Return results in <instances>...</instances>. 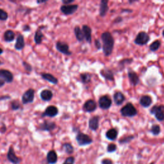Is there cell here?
Listing matches in <instances>:
<instances>
[{
    "mask_svg": "<svg viewBox=\"0 0 164 164\" xmlns=\"http://www.w3.org/2000/svg\"><path fill=\"white\" fill-rule=\"evenodd\" d=\"M101 40L103 42L102 48L105 57L110 56L113 51L115 41L113 36L108 32H105L101 34Z\"/></svg>",
    "mask_w": 164,
    "mask_h": 164,
    "instance_id": "obj_1",
    "label": "cell"
},
{
    "mask_svg": "<svg viewBox=\"0 0 164 164\" xmlns=\"http://www.w3.org/2000/svg\"><path fill=\"white\" fill-rule=\"evenodd\" d=\"M120 113L122 116L125 117H133L137 116V110L132 103H128L120 110Z\"/></svg>",
    "mask_w": 164,
    "mask_h": 164,
    "instance_id": "obj_2",
    "label": "cell"
},
{
    "mask_svg": "<svg viewBox=\"0 0 164 164\" xmlns=\"http://www.w3.org/2000/svg\"><path fill=\"white\" fill-rule=\"evenodd\" d=\"M150 113L154 114L158 121L164 120V105H154L150 110Z\"/></svg>",
    "mask_w": 164,
    "mask_h": 164,
    "instance_id": "obj_3",
    "label": "cell"
},
{
    "mask_svg": "<svg viewBox=\"0 0 164 164\" xmlns=\"http://www.w3.org/2000/svg\"><path fill=\"white\" fill-rule=\"evenodd\" d=\"M35 90L33 89H29L26 90L22 96L21 101L23 105H27L32 103L35 99Z\"/></svg>",
    "mask_w": 164,
    "mask_h": 164,
    "instance_id": "obj_4",
    "label": "cell"
},
{
    "mask_svg": "<svg viewBox=\"0 0 164 164\" xmlns=\"http://www.w3.org/2000/svg\"><path fill=\"white\" fill-rule=\"evenodd\" d=\"M149 40L150 37L148 33L145 32H141L137 34L134 42L137 45L144 46L148 44Z\"/></svg>",
    "mask_w": 164,
    "mask_h": 164,
    "instance_id": "obj_5",
    "label": "cell"
},
{
    "mask_svg": "<svg viewBox=\"0 0 164 164\" xmlns=\"http://www.w3.org/2000/svg\"><path fill=\"white\" fill-rule=\"evenodd\" d=\"M76 139L78 144L80 146L89 145L92 142V139L89 135L84 134L82 132H79L77 134Z\"/></svg>",
    "mask_w": 164,
    "mask_h": 164,
    "instance_id": "obj_6",
    "label": "cell"
},
{
    "mask_svg": "<svg viewBox=\"0 0 164 164\" xmlns=\"http://www.w3.org/2000/svg\"><path fill=\"white\" fill-rule=\"evenodd\" d=\"M56 49L60 53L67 56H69L72 54V52L69 50V46L64 42L58 41L56 43Z\"/></svg>",
    "mask_w": 164,
    "mask_h": 164,
    "instance_id": "obj_7",
    "label": "cell"
},
{
    "mask_svg": "<svg viewBox=\"0 0 164 164\" xmlns=\"http://www.w3.org/2000/svg\"><path fill=\"white\" fill-rule=\"evenodd\" d=\"M58 112L59 111L57 107L54 105H50V106H48L45 109L44 112L42 114L41 117H48L53 118V117H56L58 114Z\"/></svg>",
    "mask_w": 164,
    "mask_h": 164,
    "instance_id": "obj_8",
    "label": "cell"
},
{
    "mask_svg": "<svg viewBox=\"0 0 164 164\" xmlns=\"http://www.w3.org/2000/svg\"><path fill=\"white\" fill-rule=\"evenodd\" d=\"M78 8V5H62L60 6V11L62 12L65 15H69L73 14Z\"/></svg>",
    "mask_w": 164,
    "mask_h": 164,
    "instance_id": "obj_9",
    "label": "cell"
},
{
    "mask_svg": "<svg viewBox=\"0 0 164 164\" xmlns=\"http://www.w3.org/2000/svg\"><path fill=\"white\" fill-rule=\"evenodd\" d=\"M0 78L5 81V83H11L14 81V74L9 70L2 69H0Z\"/></svg>",
    "mask_w": 164,
    "mask_h": 164,
    "instance_id": "obj_10",
    "label": "cell"
},
{
    "mask_svg": "<svg viewBox=\"0 0 164 164\" xmlns=\"http://www.w3.org/2000/svg\"><path fill=\"white\" fill-rule=\"evenodd\" d=\"M57 124L55 122L52 121H49V120H44L42 124L39 125V129L41 131H44V132H51L54 130V129L56 128Z\"/></svg>",
    "mask_w": 164,
    "mask_h": 164,
    "instance_id": "obj_11",
    "label": "cell"
},
{
    "mask_svg": "<svg viewBox=\"0 0 164 164\" xmlns=\"http://www.w3.org/2000/svg\"><path fill=\"white\" fill-rule=\"evenodd\" d=\"M99 106L101 109L108 110L111 106V99L108 96H101L98 101Z\"/></svg>",
    "mask_w": 164,
    "mask_h": 164,
    "instance_id": "obj_12",
    "label": "cell"
},
{
    "mask_svg": "<svg viewBox=\"0 0 164 164\" xmlns=\"http://www.w3.org/2000/svg\"><path fill=\"white\" fill-rule=\"evenodd\" d=\"M7 159L13 164H18L21 162V159L15 154L14 149L12 146H11L9 149H8L7 153Z\"/></svg>",
    "mask_w": 164,
    "mask_h": 164,
    "instance_id": "obj_13",
    "label": "cell"
},
{
    "mask_svg": "<svg viewBox=\"0 0 164 164\" xmlns=\"http://www.w3.org/2000/svg\"><path fill=\"white\" fill-rule=\"evenodd\" d=\"M83 108L86 112H92L96 110L97 104L94 100L89 99L84 103Z\"/></svg>",
    "mask_w": 164,
    "mask_h": 164,
    "instance_id": "obj_14",
    "label": "cell"
},
{
    "mask_svg": "<svg viewBox=\"0 0 164 164\" xmlns=\"http://www.w3.org/2000/svg\"><path fill=\"white\" fill-rule=\"evenodd\" d=\"M25 41L24 36L21 34H19L18 36L16 38V42L14 45V48L18 51H21L25 47Z\"/></svg>",
    "mask_w": 164,
    "mask_h": 164,
    "instance_id": "obj_15",
    "label": "cell"
},
{
    "mask_svg": "<svg viewBox=\"0 0 164 164\" xmlns=\"http://www.w3.org/2000/svg\"><path fill=\"white\" fill-rule=\"evenodd\" d=\"M128 75L129 80V81H130V83L133 85L136 86L140 83V79H139V76H138V74L135 71H133V70L129 69L128 73Z\"/></svg>",
    "mask_w": 164,
    "mask_h": 164,
    "instance_id": "obj_16",
    "label": "cell"
},
{
    "mask_svg": "<svg viewBox=\"0 0 164 164\" xmlns=\"http://www.w3.org/2000/svg\"><path fill=\"white\" fill-rule=\"evenodd\" d=\"M101 75L104 78L107 80L109 81H114V74L110 69L108 68H104L100 71Z\"/></svg>",
    "mask_w": 164,
    "mask_h": 164,
    "instance_id": "obj_17",
    "label": "cell"
},
{
    "mask_svg": "<svg viewBox=\"0 0 164 164\" xmlns=\"http://www.w3.org/2000/svg\"><path fill=\"white\" fill-rule=\"evenodd\" d=\"M40 99L44 101H49L52 99L53 97V94L52 91L49 89H44L41 91L40 94Z\"/></svg>",
    "mask_w": 164,
    "mask_h": 164,
    "instance_id": "obj_18",
    "label": "cell"
},
{
    "mask_svg": "<svg viewBox=\"0 0 164 164\" xmlns=\"http://www.w3.org/2000/svg\"><path fill=\"white\" fill-rule=\"evenodd\" d=\"M99 116H94L89 120V127L93 131H96L99 128Z\"/></svg>",
    "mask_w": 164,
    "mask_h": 164,
    "instance_id": "obj_19",
    "label": "cell"
},
{
    "mask_svg": "<svg viewBox=\"0 0 164 164\" xmlns=\"http://www.w3.org/2000/svg\"><path fill=\"white\" fill-rule=\"evenodd\" d=\"M82 31L85 40L88 43H91L92 41V29L88 25H83L82 27Z\"/></svg>",
    "mask_w": 164,
    "mask_h": 164,
    "instance_id": "obj_20",
    "label": "cell"
},
{
    "mask_svg": "<svg viewBox=\"0 0 164 164\" xmlns=\"http://www.w3.org/2000/svg\"><path fill=\"white\" fill-rule=\"evenodd\" d=\"M41 77L42 79H44V80L48 81L52 84L57 85L58 83V80L57 78L50 73H41Z\"/></svg>",
    "mask_w": 164,
    "mask_h": 164,
    "instance_id": "obj_21",
    "label": "cell"
},
{
    "mask_svg": "<svg viewBox=\"0 0 164 164\" xmlns=\"http://www.w3.org/2000/svg\"><path fill=\"white\" fill-rule=\"evenodd\" d=\"M152 98L150 96H148V95H145V96H142L140 100L139 103L141 106H142L144 108H148L151 106L152 104Z\"/></svg>",
    "mask_w": 164,
    "mask_h": 164,
    "instance_id": "obj_22",
    "label": "cell"
},
{
    "mask_svg": "<svg viewBox=\"0 0 164 164\" xmlns=\"http://www.w3.org/2000/svg\"><path fill=\"white\" fill-rule=\"evenodd\" d=\"M126 98L124 95L121 92H117L114 94V100L117 105H122L125 101Z\"/></svg>",
    "mask_w": 164,
    "mask_h": 164,
    "instance_id": "obj_23",
    "label": "cell"
},
{
    "mask_svg": "<svg viewBox=\"0 0 164 164\" xmlns=\"http://www.w3.org/2000/svg\"><path fill=\"white\" fill-rule=\"evenodd\" d=\"M108 1H105V0L101 1L99 6V15L101 17H105L108 11L109 7L108 5Z\"/></svg>",
    "mask_w": 164,
    "mask_h": 164,
    "instance_id": "obj_24",
    "label": "cell"
},
{
    "mask_svg": "<svg viewBox=\"0 0 164 164\" xmlns=\"http://www.w3.org/2000/svg\"><path fill=\"white\" fill-rule=\"evenodd\" d=\"M44 33H42V28L40 27L35 33V35H34V42H35L37 45H39L42 42V40L44 39Z\"/></svg>",
    "mask_w": 164,
    "mask_h": 164,
    "instance_id": "obj_25",
    "label": "cell"
},
{
    "mask_svg": "<svg viewBox=\"0 0 164 164\" xmlns=\"http://www.w3.org/2000/svg\"><path fill=\"white\" fill-rule=\"evenodd\" d=\"M4 40L6 42H12L14 40L15 37V34L12 30H7L3 34Z\"/></svg>",
    "mask_w": 164,
    "mask_h": 164,
    "instance_id": "obj_26",
    "label": "cell"
},
{
    "mask_svg": "<svg viewBox=\"0 0 164 164\" xmlns=\"http://www.w3.org/2000/svg\"><path fill=\"white\" fill-rule=\"evenodd\" d=\"M58 160L57 154L54 150H51L47 154V161L49 164H55Z\"/></svg>",
    "mask_w": 164,
    "mask_h": 164,
    "instance_id": "obj_27",
    "label": "cell"
},
{
    "mask_svg": "<svg viewBox=\"0 0 164 164\" xmlns=\"http://www.w3.org/2000/svg\"><path fill=\"white\" fill-rule=\"evenodd\" d=\"M74 35L76 36V39L78 40L79 42H82L84 40L85 37H84L83 31L78 27V26H76V27L74 28Z\"/></svg>",
    "mask_w": 164,
    "mask_h": 164,
    "instance_id": "obj_28",
    "label": "cell"
},
{
    "mask_svg": "<svg viewBox=\"0 0 164 164\" xmlns=\"http://www.w3.org/2000/svg\"><path fill=\"white\" fill-rule=\"evenodd\" d=\"M118 135V132L117 129L115 128H112L109 129V130L106 133V137L110 141H114L117 139Z\"/></svg>",
    "mask_w": 164,
    "mask_h": 164,
    "instance_id": "obj_29",
    "label": "cell"
},
{
    "mask_svg": "<svg viewBox=\"0 0 164 164\" xmlns=\"http://www.w3.org/2000/svg\"><path fill=\"white\" fill-rule=\"evenodd\" d=\"M161 46V42L159 40H156L153 41L149 46V49L154 52V51H157L160 47Z\"/></svg>",
    "mask_w": 164,
    "mask_h": 164,
    "instance_id": "obj_30",
    "label": "cell"
},
{
    "mask_svg": "<svg viewBox=\"0 0 164 164\" xmlns=\"http://www.w3.org/2000/svg\"><path fill=\"white\" fill-rule=\"evenodd\" d=\"M80 78L83 83H89L91 81V75L88 73H85L80 74Z\"/></svg>",
    "mask_w": 164,
    "mask_h": 164,
    "instance_id": "obj_31",
    "label": "cell"
},
{
    "mask_svg": "<svg viewBox=\"0 0 164 164\" xmlns=\"http://www.w3.org/2000/svg\"><path fill=\"white\" fill-rule=\"evenodd\" d=\"M11 108L13 111L18 110L21 108V104L18 100H14L11 103Z\"/></svg>",
    "mask_w": 164,
    "mask_h": 164,
    "instance_id": "obj_32",
    "label": "cell"
},
{
    "mask_svg": "<svg viewBox=\"0 0 164 164\" xmlns=\"http://www.w3.org/2000/svg\"><path fill=\"white\" fill-rule=\"evenodd\" d=\"M63 149L67 154H71L73 153L74 148L73 145L69 143H65L63 145Z\"/></svg>",
    "mask_w": 164,
    "mask_h": 164,
    "instance_id": "obj_33",
    "label": "cell"
},
{
    "mask_svg": "<svg viewBox=\"0 0 164 164\" xmlns=\"http://www.w3.org/2000/svg\"><path fill=\"white\" fill-rule=\"evenodd\" d=\"M151 132L154 135H158L160 133V127L158 124H153L151 126Z\"/></svg>",
    "mask_w": 164,
    "mask_h": 164,
    "instance_id": "obj_34",
    "label": "cell"
},
{
    "mask_svg": "<svg viewBox=\"0 0 164 164\" xmlns=\"http://www.w3.org/2000/svg\"><path fill=\"white\" fill-rule=\"evenodd\" d=\"M8 13L2 8H0V21H5L8 19Z\"/></svg>",
    "mask_w": 164,
    "mask_h": 164,
    "instance_id": "obj_35",
    "label": "cell"
},
{
    "mask_svg": "<svg viewBox=\"0 0 164 164\" xmlns=\"http://www.w3.org/2000/svg\"><path fill=\"white\" fill-rule=\"evenodd\" d=\"M23 65L24 68V69L26 70V71H27L28 73H31L33 70V67L32 66L31 64H30L28 62H26V61H23Z\"/></svg>",
    "mask_w": 164,
    "mask_h": 164,
    "instance_id": "obj_36",
    "label": "cell"
},
{
    "mask_svg": "<svg viewBox=\"0 0 164 164\" xmlns=\"http://www.w3.org/2000/svg\"><path fill=\"white\" fill-rule=\"evenodd\" d=\"M117 149V146L114 144H110L108 145L107 148V151L108 152H114Z\"/></svg>",
    "mask_w": 164,
    "mask_h": 164,
    "instance_id": "obj_37",
    "label": "cell"
},
{
    "mask_svg": "<svg viewBox=\"0 0 164 164\" xmlns=\"http://www.w3.org/2000/svg\"><path fill=\"white\" fill-rule=\"evenodd\" d=\"M74 158L72 157H68L65 160L63 164H74Z\"/></svg>",
    "mask_w": 164,
    "mask_h": 164,
    "instance_id": "obj_38",
    "label": "cell"
},
{
    "mask_svg": "<svg viewBox=\"0 0 164 164\" xmlns=\"http://www.w3.org/2000/svg\"><path fill=\"white\" fill-rule=\"evenodd\" d=\"M94 44H95V46L96 47V48H97L98 49H100L102 48V44H101V43L100 42V41H99L98 39L95 40Z\"/></svg>",
    "mask_w": 164,
    "mask_h": 164,
    "instance_id": "obj_39",
    "label": "cell"
},
{
    "mask_svg": "<svg viewBox=\"0 0 164 164\" xmlns=\"http://www.w3.org/2000/svg\"><path fill=\"white\" fill-rule=\"evenodd\" d=\"M133 136H129V137H127L124 138V139H122L121 141L120 140L119 142H120V143H124V142H128V141H130V140L133 139Z\"/></svg>",
    "mask_w": 164,
    "mask_h": 164,
    "instance_id": "obj_40",
    "label": "cell"
},
{
    "mask_svg": "<svg viewBox=\"0 0 164 164\" xmlns=\"http://www.w3.org/2000/svg\"><path fill=\"white\" fill-rule=\"evenodd\" d=\"M30 30H31V28L28 24H24L23 27V30L25 32H28L30 31Z\"/></svg>",
    "mask_w": 164,
    "mask_h": 164,
    "instance_id": "obj_41",
    "label": "cell"
},
{
    "mask_svg": "<svg viewBox=\"0 0 164 164\" xmlns=\"http://www.w3.org/2000/svg\"><path fill=\"white\" fill-rule=\"evenodd\" d=\"M74 2V0H63L62 3L64 5H71Z\"/></svg>",
    "mask_w": 164,
    "mask_h": 164,
    "instance_id": "obj_42",
    "label": "cell"
},
{
    "mask_svg": "<svg viewBox=\"0 0 164 164\" xmlns=\"http://www.w3.org/2000/svg\"><path fill=\"white\" fill-rule=\"evenodd\" d=\"M103 164H112V162L111 160H108V159H105V160H103L102 162Z\"/></svg>",
    "mask_w": 164,
    "mask_h": 164,
    "instance_id": "obj_43",
    "label": "cell"
},
{
    "mask_svg": "<svg viewBox=\"0 0 164 164\" xmlns=\"http://www.w3.org/2000/svg\"><path fill=\"white\" fill-rule=\"evenodd\" d=\"M5 85V82L3 81L2 78H0V88L3 87Z\"/></svg>",
    "mask_w": 164,
    "mask_h": 164,
    "instance_id": "obj_44",
    "label": "cell"
},
{
    "mask_svg": "<svg viewBox=\"0 0 164 164\" xmlns=\"http://www.w3.org/2000/svg\"><path fill=\"white\" fill-rule=\"evenodd\" d=\"M11 97H10L9 96H3L0 97V100H3V99H10Z\"/></svg>",
    "mask_w": 164,
    "mask_h": 164,
    "instance_id": "obj_45",
    "label": "cell"
},
{
    "mask_svg": "<svg viewBox=\"0 0 164 164\" xmlns=\"http://www.w3.org/2000/svg\"><path fill=\"white\" fill-rule=\"evenodd\" d=\"M122 18H120V17H119V18H117L116 19H115V22L116 23H119V22H121L122 21Z\"/></svg>",
    "mask_w": 164,
    "mask_h": 164,
    "instance_id": "obj_46",
    "label": "cell"
},
{
    "mask_svg": "<svg viewBox=\"0 0 164 164\" xmlns=\"http://www.w3.org/2000/svg\"><path fill=\"white\" fill-rule=\"evenodd\" d=\"M47 1H45V0H44V1H42V0H40V1H39V0H37V4H42V3H46Z\"/></svg>",
    "mask_w": 164,
    "mask_h": 164,
    "instance_id": "obj_47",
    "label": "cell"
},
{
    "mask_svg": "<svg viewBox=\"0 0 164 164\" xmlns=\"http://www.w3.org/2000/svg\"><path fill=\"white\" fill-rule=\"evenodd\" d=\"M3 49L2 48H0V55H1L2 54H3Z\"/></svg>",
    "mask_w": 164,
    "mask_h": 164,
    "instance_id": "obj_48",
    "label": "cell"
},
{
    "mask_svg": "<svg viewBox=\"0 0 164 164\" xmlns=\"http://www.w3.org/2000/svg\"><path fill=\"white\" fill-rule=\"evenodd\" d=\"M3 64V62H2V61H1V60H0V65H2Z\"/></svg>",
    "mask_w": 164,
    "mask_h": 164,
    "instance_id": "obj_49",
    "label": "cell"
},
{
    "mask_svg": "<svg viewBox=\"0 0 164 164\" xmlns=\"http://www.w3.org/2000/svg\"><path fill=\"white\" fill-rule=\"evenodd\" d=\"M162 35H163V36L164 37V30H163V32H162Z\"/></svg>",
    "mask_w": 164,
    "mask_h": 164,
    "instance_id": "obj_50",
    "label": "cell"
},
{
    "mask_svg": "<svg viewBox=\"0 0 164 164\" xmlns=\"http://www.w3.org/2000/svg\"><path fill=\"white\" fill-rule=\"evenodd\" d=\"M151 164H154V163H151Z\"/></svg>",
    "mask_w": 164,
    "mask_h": 164,
    "instance_id": "obj_51",
    "label": "cell"
}]
</instances>
